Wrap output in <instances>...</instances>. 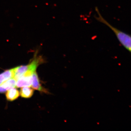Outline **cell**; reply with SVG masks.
Wrapping results in <instances>:
<instances>
[{"instance_id":"2","label":"cell","mask_w":131,"mask_h":131,"mask_svg":"<svg viewBox=\"0 0 131 131\" xmlns=\"http://www.w3.org/2000/svg\"><path fill=\"white\" fill-rule=\"evenodd\" d=\"M44 59L42 57L35 56L32 61L28 65L16 67L14 78L17 81L19 78L27 71L35 72L39 66L44 63Z\"/></svg>"},{"instance_id":"4","label":"cell","mask_w":131,"mask_h":131,"mask_svg":"<svg viewBox=\"0 0 131 131\" xmlns=\"http://www.w3.org/2000/svg\"><path fill=\"white\" fill-rule=\"evenodd\" d=\"M31 86L33 89L40 91V92H43L45 93H48L47 90L42 86V85L40 84L37 73L36 71L32 74V82Z\"/></svg>"},{"instance_id":"8","label":"cell","mask_w":131,"mask_h":131,"mask_svg":"<svg viewBox=\"0 0 131 131\" xmlns=\"http://www.w3.org/2000/svg\"><path fill=\"white\" fill-rule=\"evenodd\" d=\"M20 96L23 98H30L33 94L34 90L28 87H22L20 90Z\"/></svg>"},{"instance_id":"1","label":"cell","mask_w":131,"mask_h":131,"mask_svg":"<svg viewBox=\"0 0 131 131\" xmlns=\"http://www.w3.org/2000/svg\"><path fill=\"white\" fill-rule=\"evenodd\" d=\"M95 10L98 14V16H95V19L99 22L105 24L110 28L114 32L121 44L127 50L130 52L131 50L130 35L120 30L109 24L106 19L104 18L103 16H102L98 7H95Z\"/></svg>"},{"instance_id":"6","label":"cell","mask_w":131,"mask_h":131,"mask_svg":"<svg viewBox=\"0 0 131 131\" xmlns=\"http://www.w3.org/2000/svg\"><path fill=\"white\" fill-rule=\"evenodd\" d=\"M6 95L8 101H12L18 98L19 95V93L16 89L13 88L7 90Z\"/></svg>"},{"instance_id":"3","label":"cell","mask_w":131,"mask_h":131,"mask_svg":"<svg viewBox=\"0 0 131 131\" xmlns=\"http://www.w3.org/2000/svg\"><path fill=\"white\" fill-rule=\"evenodd\" d=\"M34 72L27 71L24 73L16 82V87H30L32 82V76Z\"/></svg>"},{"instance_id":"7","label":"cell","mask_w":131,"mask_h":131,"mask_svg":"<svg viewBox=\"0 0 131 131\" xmlns=\"http://www.w3.org/2000/svg\"><path fill=\"white\" fill-rule=\"evenodd\" d=\"M16 80L14 78H10L9 80L3 82L0 84L3 89L7 91L8 90L16 87Z\"/></svg>"},{"instance_id":"9","label":"cell","mask_w":131,"mask_h":131,"mask_svg":"<svg viewBox=\"0 0 131 131\" xmlns=\"http://www.w3.org/2000/svg\"><path fill=\"white\" fill-rule=\"evenodd\" d=\"M6 90L3 89L1 86L0 85V93H5V92L6 91Z\"/></svg>"},{"instance_id":"5","label":"cell","mask_w":131,"mask_h":131,"mask_svg":"<svg viewBox=\"0 0 131 131\" xmlns=\"http://www.w3.org/2000/svg\"><path fill=\"white\" fill-rule=\"evenodd\" d=\"M16 68L5 71L0 74V84L10 78H14Z\"/></svg>"}]
</instances>
